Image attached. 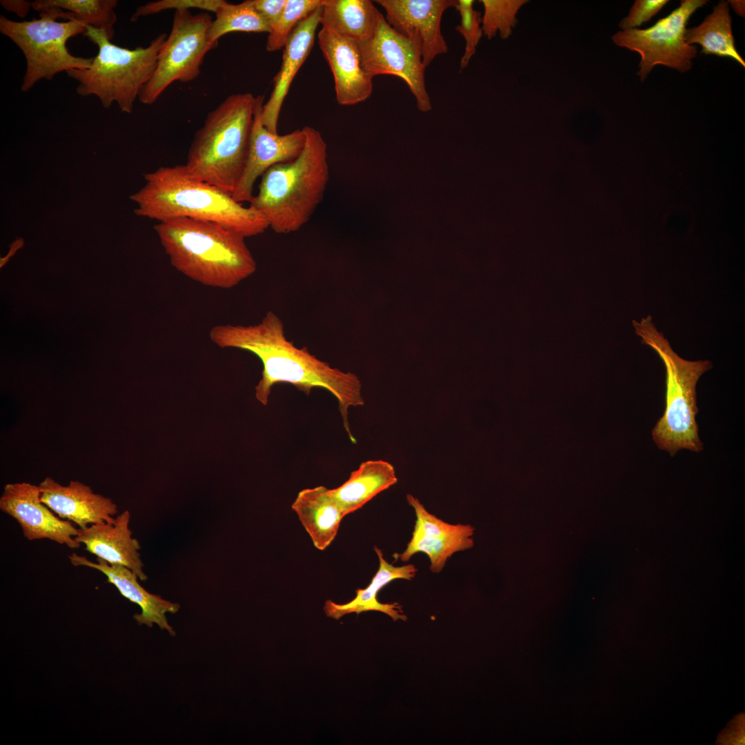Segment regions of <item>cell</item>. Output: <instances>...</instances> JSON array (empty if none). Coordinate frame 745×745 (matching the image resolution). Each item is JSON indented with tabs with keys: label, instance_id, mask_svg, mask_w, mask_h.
I'll list each match as a JSON object with an SVG mask.
<instances>
[{
	"label": "cell",
	"instance_id": "6da1fadb",
	"mask_svg": "<svg viewBox=\"0 0 745 745\" xmlns=\"http://www.w3.org/2000/svg\"><path fill=\"white\" fill-rule=\"evenodd\" d=\"M209 337L220 348L249 351L261 360L263 370L255 387V397L264 405L272 387L278 383L290 384L307 395L314 388L327 390L337 399L344 428L350 441L356 443L348 415L350 407L364 405L358 377L331 367L306 347H296L286 339L284 324L275 313L267 312L254 325H217L210 330Z\"/></svg>",
	"mask_w": 745,
	"mask_h": 745
},
{
	"label": "cell",
	"instance_id": "7a4b0ae2",
	"mask_svg": "<svg viewBox=\"0 0 745 745\" xmlns=\"http://www.w3.org/2000/svg\"><path fill=\"white\" fill-rule=\"evenodd\" d=\"M146 184L130 198L137 204L135 215L163 221L188 217L211 221L246 238L269 228L253 207H246L219 188L192 177L184 165L160 167L144 175Z\"/></svg>",
	"mask_w": 745,
	"mask_h": 745
},
{
	"label": "cell",
	"instance_id": "3957f363",
	"mask_svg": "<svg viewBox=\"0 0 745 745\" xmlns=\"http://www.w3.org/2000/svg\"><path fill=\"white\" fill-rule=\"evenodd\" d=\"M154 229L171 265L201 284L229 289L256 271L246 237L223 225L177 217L159 221Z\"/></svg>",
	"mask_w": 745,
	"mask_h": 745
},
{
	"label": "cell",
	"instance_id": "277c9868",
	"mask_svg": "<svg viewBox=\"0 0 745 745\" xmlns=\"http://www.w3.org/2000/svg\"><path fill=\"white\" fill-rule=\"evenodd\" d=\"M303 129L306 141L299 155L268 169L250 202L279 234L298 231L309 221L324 198L329 179L325 140L315 128Z\"/></svg>",
	"mask_w": 745,
	"mask_h": 745
},
{
	"label": "cell",
	"instance_id": "5b68a950",
	"mask_svg": "<svg viewBox=\"0 0 745 745\" xmlns=\"http://www.w3.org/2000/svg\"><path fill=\"white\" fill-rule=\"evenodd\" d=\"M257 97H228L210 112L195 134L184 166L195 178L232 195L249 150Z\"/></svg>",
	"mask_w": 745,
	"mask_h": 745
},
{
	"label": "cell",
	"instance_id": "8992f818",
	"mask_svg": "<svg viewBox=\"0 0 745 745\" xmlns=\"http://www.w3.org/2000/svg\"><path fill=\"white\" fill-rule=\"evenodd\" d=\"M642 343L653 348L666 369V406L664 415L652 431L653 439L661 450L673 457L678 450H703L695 416L698 413L696 386L700 377L712 368L708 360L688 361L680 357L658 331L651 316L633 321Z\"/></svg>",
	"mask_w": 745,
	"mask_h": 745
},
{
	"label": "cell",
	"instance_id": "52a82bcc",
	"mask_svg": "<svg viewBox=\"0 0 745 745\" xmlns=\"http://www.w3.org/2000/svg\"><path fill=\"white\" fill-rule=\"evenodd\" d=\"M83 35L98 47V52L89 68L66 72L78 83L77 94L96 96L105 108L116 103L122 112L131 113L141 90L155 71L167 35L159 34L147 47L132 50L112 43L103 30L86 26Z\"/></svg>",
	"mask_w": 745,
	"mask_h": 745
},
{
	"label": "cell",
	"instance_id": "ba28073f",
	"mask_svg": "<svg viewBox=\"0 0 745 745\" xmlns=\"http://www.w3.org/2000/svg\"><path fill=\"white\" fill-rule=\"evenodd\" d=\"M86 28L78 21L59 22L45 16L16 21L1 15V33L15 43L26 59L21 91L28 92L41 79L52 80L59 72L89 68L93 57L74 56L66 46L70 38L83 34Z\"/></svg>",
	"mask_w": 745,
	"mask_h": 745
},
{
	"label": "cell",
	"instance_id": "9c48e42d",
	"mask_svg": "<svg viewBox=\"0 0 745 745\" xmlns=\"http://www.w3.org/2000/svg\"><path fill=\"white\" fill-rule=\"evenodd\" d=\"M212 21L206 12H175L170 33L158 53L155 71L139 93L142 103H154L175 81L188 82L199 76L205 55L215 48L208 39Z\"/></svg>",
	"mask_w": 745,
	"mask_h": 745
},
{
	"label": "cell",
	"instance_id": "30bf717a",
	"mask_svg": "<svg viewBox=\"0 0 745 745\" xmlns=\"http://www.w3.org/2000/svg\"><path fill=\"white\" fill-rule=\"evenodd\" d=\"M707 0H682L679 6L646 29L620 30L613 35V43L638 52L641 56L637 74L644 81L656 65H663L681 72L688 71L697 48L686 43V26L697 9Z\"/></svg>",
	"mask_w": 745,
	"mask_h": 745
},
{
	"label": "cell",
	"instance_id": "8fae6325",
	"mask_svg": "<svg viewBox=\"0 0 745 745\" xmlns=\"http://www.w3.org/2000/svg\"><path fill=\"white\" fill-rule=\"evenodd\" d=\"M357 43L362 66L370 77L389 74L402 79L415 97L417 108L422 112L431 110L425 83L426 67L414 41L393 28L381 13L373 34Z\"/></svg>",
	"mask_w": 745,
	"mask_h": 745
},
{
	"label": "cell",
	"instance_id": "7c38bea8",
	"mask_svg": "<svg viewBox=\"0 0 745 745\" xmlns=\"http://www.w3.org/2000/svg\"><path fill=\"white\" fill-rule=\"evenodd\" d=\"M386 12L388 24L419 47L425 67L438 55L448 52L441 34L444 12L455 7V0H377Z\"/></svg>",
	"mask_w": 745,
	"mask_h": 745
},
{
	"label": "cell",
	"instance_id": "4fadbf2b",
	"mask_svg": "<svg viewBox=\"0 0 745 745\" xmlns=\"http://www.w3.org/2000/svg\"><path fill=\"white\" fill-rule=\"evenodd\" d=\"M0 509L18 522L28 540L48 539L72 549L80 547L74 539L79 529L72 522L56 516L41 501L39 486L26 482L6 484L0 497Z\"/></svg>",
	"mask_w": 745,
	"mask_h": 745
},
{
	"label": "cell",
	"instance_id": "5bb4252c",
	"mask_svg": "<svg viewBox=\"0 0 745 745\" xmlns=\"http://www.w3.org/2000/svg\"><path fill=\"white\" fill-rule=\"evenodd\" d=\"M263 106L264 97L257 96L246 163L232 194L234 199L241 203L252 201L258 177L270 167L297 157L306 141L303 128L283 135L270 132L261 121Z\"/></svg>",
	"mask_w": 745,
	"mask_h": 745
},
{
	"label": "cell",
	"instance_id": "9a60e30c",
	"mask_svg": "<svg viewBox=\"0 0 745 745\" xmlns=\"http://www.w3.org/2000/svg\"><path fill=\"white\" fill-rule=\"evenodd\" d=\"M406 499L414 509L416 521L410 540L401 553L396 554L397 558L406 562L414 555L424 553L430 570L437 573L453 554L473 546L474 528L470 525L447 523L429 513L412 495L408 494Z\"/></svg>",
	"mask_w": 745,
	"mask_h": 745
},
{
	"label": "cell",
	"instance_id": "2e32d148",
	"mask_svg": "<svg viewBox=\"0 0 745 745\" xmlns=\"http://www.w3.org/2000/svg\"><path fill=\"white\" fill-rule=\"evenodd\" d=\"M317 37L319 48L333 75L338 103L352 106L370 97L373 78L362 66L357 41L324 27Z\"/></svg>",
	"mask_w": 745,
	"mask_h": 745
},
{
	"label": "cell",
	"instance_id": "e0dca14e",
	"mask_svg": "<svg viewBox=\"0 0 745 745\" xmlns=\"http://www.w3.org/2000/svg\"><path fill=\"white\" fill-rule=\"evenodd\" d=\"M39 486L41 501L59 517L74 523L79 528L115 519L118 510L112 500L94 493L90 486L80 481H71L68 486H62L48 477Z\"/></svg>",
	"mask_w": 745,
	"mask_h": 745
},
{
	"label": "cell",
	"instance_id": "ac0fdd59",
	"mask_svg": "<svg viewBox=\"0 0 745 745\" xmlns=\"http://www.w3.org/2000/svg\"><path fill=\"white\" fill-rule=\"evenodd\" d=\"M68 558L74 566L90 567L104 574L107 582L113 584L123 597L137 604L141 611L135 614L133 618L139 625L152 627L153 624H157L161 629L166 630L170 635H175V630L168 622L166 613H176L180 608L179 604L164 599L145 590L138 582L137 575L126 566L110 564L98 557L97 562H93L76 553L71 554Z\"/></svg>",
	"mask_w": 745,
	"mask_h": 745
},
{
	"label": "cell",
	"instance_id": "d6986e66",
	"mask_svg": "<svg viewBox=\"0 0 745 745\" xmlns=\"http://www.w3.org/2000/svg\"><path fill=\"white\" fill-rule=\"evenodd\" d=\"M130 514L125 510L118 515L113 522L92 524L84 529L79 528L75 540L85 545V550L110 564L121 565L130 569L141 581L147 575L143 570V564L139 550V541L132 537L129 528Z\"/></svg>",
	"mask_w": 745,
	"mask_h": 745
},
{
	"label": "cell",
	"instance_id": "ffe728a7",
	"mask_svg": "<svg viewBox=\"0 0 745 745\" xmlns=\"http://www.w3.org/2000/svg\"><path fill=\"white\" fill-rule=\"evenodd\" d=\"M321 8L299 22L284 46L281 68L274 77L273 89L264 104L261 121L271 132L277 133V123L284 101L290 86L309 55L315 42V32L320 23Z\"/></svg>",
	"mask_w": 745,
	"mask_h": 745
},
{
	"label": "cell",
	"instance_id": "44dd1931",
	"mask_svg": "<svg viewBox=\"0 0 745 745\" xmlns=\"http://www.w3.org/2000/svg\"><path fill=\"white\" fill-rule=\"evenodd\" d=\"M374 550L377 555L379 564L370 584L366 588L357 589L356 597L348 603L339 604L330 599L327 600L324 610L328 617L338 620L346 614L376 610L387 614L394 621L406 619L397 603L382 604L377 600V596L382 588L395 579L412 580L415 577L417 569L413 564L395 566L384 559L381 549L375 546Z\"/></svg>",
	"mask_w": 745,
	"mask_h": 745
},
{
	"label": "cell",
	"instance_id": "7402d4cb",
	"mask_svg": "<svg viewBox=\"0 0 745 745\" xmlns=\"http://www.w3.org/2000/svg\"><path fill=\"white\" fill-rule=\"evenodd\" d=\"M292 508L314 546L320 550H325L332 542L344 517L330 489L323 486L301 490Z\"/></svg>",
	"mask_w": 745,
	"mask_h": 745
},
{
	"label": "cell",
	"instance_id": "603a6c76",
	"mask_svg": "<svg viewBox=\"0 0 745 745\" xmlns=\"http://www.w3.org/2000/svg\"><path fill=\"white\" fill-rule=\"evenodd\" d=\"M394 466L381 460L362 462L348 480L330 493L344 516L364 506L379 493L397 483Z\"/></svg>",
	"mask_w": 745,
	"mask_h": 745
},
{
	"label": "cell",
	"instance_id": "cb8c5ba5",
	"mask_svg": "<svg viewBox=\"0 0 745 745\" xmlns=\"http://www.w3.org/2000/svg\"><path fill=\"white\" fill-rule=\"evenodd\" d=\"M380 14L369 0H324L320 24L344 37L361 41L373 34Z\"/></svg>",
	"mask_w": 745,
	"mask_h": 745
},
{
	"label": "cell",
	"instance_id": "d4e9b609",
	"mask_svg": "<svg viewBox=\"0 0 745 745\" xmlns=\"http://www.w3.org/2000/svg\"><path fill=\"white\" fill-rule=\"evenodd\" d=\"M117 3L116 0H36L32 6L39 16L78 21L106 31L112 39Z\"/></svg>",
	"mask_w": 745,
	"mask_h": 745
},
{
	"label": "cell",
	"instance_id": "484cf974",
	"mask_svg": "<svg viewBox=\"0 0 745 745\" xmlns=\"http://www.w3.org/2000/svg\"><path fill=\"white\" fill-rule=\"evenodd\" d=\"M684 38L688 45L699 44L702 53L729 57L745 67V61L735 48L727 1L719 2L699 25L686 29Z\"/></svg>",
	"mask_w": 745,
	"mask_h": 745
},
{
	"label": "cell",
	"instance_id": "4316f807",
	"mask_svg": "<svg viewBox=\"0 0 745 745\" xmlns=\"http://www.w3.org/2000/svg\"><path fill=\"white\" fill-rule=\"evenodd\" d=\"M271 27L268 22L255 9L251 0L238 4L228 1L215 13L208 32L210 45L216 47L218 40L223 35L233 32H267Z\"/></svg>",
	"mask_w": 745,
	"mask_h": 745
},
{
	"label": "cell",
	"instance_id": "83f0119b",
	"mask_svg": "<svg viewBox=\"0 0 745 745\" xmlns=\"http://www.w3.org/2000/svg\"><path fill=\"white\" fill-rule=\"evenodd\" d=\"M484 6L481 17L483 33L491 39L499 32L501 39H508L518 21L517 14L527 0H481Z\"/></svg>",
	"mask_w": 745,
	"mask_h": 745
},
{
	"label": "cell",
	"instance_id": "f1b7e54d",
	"mask_svg": "<svg viewBox=\"0 0 745 745\" xmlns=\"http://www.w3.org/2000/svg\"><path fill=\"white\" fill-rule=\"evenodd\" d=\"M324 3V0H286L281 17L268 33L266 50L274 52L283 48L297 24Z\"/></svg>",
	"mask_w": 745,
	"mask_h": 745
},
{
	"label": "cell",
	"instance_id": "f546056e",
	"mask_svg": "<svg viewBox=\"0 0 745 745\" xmlns=\"http://www.w3.org/2000/svg\"><path fill=\"white\" fill-rule=\"evenodd\" d=\"M473 0H458L455 7L461 17L460 24L457 26L455 29L466 41L464 53L460 61L461 70L468 66L475 54L477 46L484 34L481 13L473 8Z\"/></svg>",
	"mask_w": 745,
	"mask_h": 745
},
{
	"label": "cell",
	"instance_id": "4dcf8cb0",
	"mask_svg": "<svg viewBox=\"0 0 745 745\" xmlns=\"http://www.w3.org/2000/svg\"><path fill=\"white\" fill-rule=\"evenodd\" d=\"M227 1L223 0H159L139 6L130 20L136 21L140 17L159 13L168 10L176 11L201 9L216 13Z\"/></svg>",
	"mask_w": 745,
	"mask_h": 745
},
{
	"label": "cell",
	"instance_id": "1f68e13d",
	"mask_svg": "<svg viewBox=\"0 0 745 745\" xmlns=\"http://www.w3.org/2000/svg\"><path fill=\"white\" fill-rule=\"evenodd\" d=\"M668 2V0H636L627 17L619 23L622 30L637 28L648 21Z\"/></svg>",
	"mask_w": 745,
	"mask_h": 745
},
{
	"label": "cell",
	"instance_id": "d6a6232c",
	"mask_svg": "<svg viewBox=\"0 0 745 745\" xmlns=\"http://www.w3.org/2000/svg\"><path fill=\"white\" fill-rule=\"evenodd\" d=\"M255 9L268 22L271 28L279 20L286 0H251Z\"/></svg>",
	"mask_w": 745,
	"mask_h": 745
},
{
	"label": "cell",
	"instance_id": "836d02e7",
	"mask_svg": "<svg viewBox=\"0 0 745 745\" xmlns=\"http://www.w3.org/2000/svg\"><path fill=\"white\" fill-rule=\"evenodd\" d=\"M0 3L5 10L15 13L21 18L26 17L32 8V2L24 0H1Z\"/></svg>",
	"mask_w": 745,
	"mask_h": 745
},
{
	"label": "cell",
	"instance_id": "e575fe53",
	"mask_svg": "<svg viewBox=\"0 0 745 745\" xmlns=\"http://www.w3.org/2000/svg\"><path fill=\"white\" fill-rule=\"evenodd\" d=\"M23 245H24L23 239L22 238H21V237H19V238L17 239L15 241H14L12 243V244L10 245V250H9L8 255L6 257H4L3 258H1V264H1L0 265L1 268L2 266H3L6 264V262L9 260V259L15 254L17 250L18 249L22 248L23 246Z\"/></svg>",
	"mask_w": 745,
	"mask_h": 745
},
{
	"label": "cell",
	"instance_id": "d590c367",
	"mask_svg": "<svg viewBox=\"0 0 745 745\" xmlns=\"http://www.w3.org/2000/svg\"><path fill=\"white\" fill-rule=\"evenodd\" d=\"M727 2L738 15L744 17V1L731 0Z\"/></svg>",
	"mask_w": 745,
	"mask_h": 745
}]
</instances>
